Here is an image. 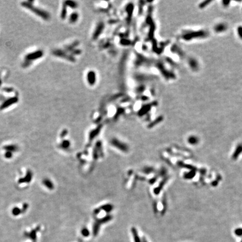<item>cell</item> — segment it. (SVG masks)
I'll return each mask as SVG.
<instances>
[{"label": "cell", "instance_id": "8992f818", "mask_svg": "<svg viewBox=\"0 0 242 242\" xmlns=\"http://www.w3.org/2000/svg\"><path fill=\"white\" fill-rule=\"evenodd\" d=\"M240 242H242V239L241 240V241H240Z\"/></svg>", "mask_w": 242, "mask_h": 242}, {"label": "cell", "instance_id": "3957f363", "mask_svg": "<svg viewBox=\"0 0 242 242\" xmlns=\"http://www.w3.org/2000/svg\"><path fill=\"white\" fill-rule=\"evenodd\" d=\"M234 233L236 235V236H242V228L236 229L234 231Z\"/></svg>", "mask_w": 242, "mask_h": 242}, {"label": "cell", "instance_id": "7a4b0ae2", "mask_svg": "<svg viewBox=\"0 0 242 242\" xmlns=\"http://www.w3.org/2000/svg\"><path fill=\"white\" fill-rule=\"evenodd\" d=\"M87 78H88V81L89 82V83H90L91 84H93L95 81V73H94V72H92V71L89 72V74H88V76H87Z\"/></svg>", "mask_w": 242, "mask_h": 242}, {"label": "cell", "instance_id": "6da1fadb", "mask_svg": "<svg viewBox=\"0 0 242 242\" xmlns=\"http://www.w3.org/2000/svg\"><path fill=\"white\" fill-rule=\"evenodd\" d=\"M132 232L133 236L134 242H141V240L140 239V238H139V235H138L137 230H136L135 228H132Z\"/></svg>", "mask_w": 242, "mask_h": 242}, {"label": "cell", "instance_id": "5b68a950", "mask_svg": "<svg viewBox=\"0 0 242 242\" xmlns=\"http://www.w3.org/2000/svg\"><path fill=\"white\" fill-rule=\"evenodd\" d=\"M141 242H147V240H146V239L144 237V238H143V239H142V240H141Z\"/></svg>", "mask_w": 242, "mask_h": 242}, {"label": "cell", "instance_id": "277c9868", "mask_svg": "<svg viewBox=\"0 0 242 242\" xmlns=\"http://www.w3.org/2000/svg\"><path fill=\"white\" fill-rule=\"evenodd\" d=\"M82 234L84 235V236H89V232L88 231V230L84 228V229L82 230Z\"/></svg>", "mask_w": 242, "mask_h": 242}]
</instances>
